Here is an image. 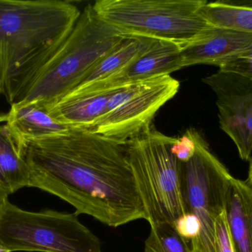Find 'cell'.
<instances>
[{"label":"cell","mask_w":252,"mask_h":252,"mask_svg":"<svg viewBox=\"0 0 252 252\" xmlns=\"http://www.w3.org/2000/svg\"><path fill=\"white\" fill-rule=\"evenodd\" d=\"M182 49L175 43L157 40L145 54L122 71L83 90L70 93L63 99L118 90L152 78L170 75L182 68L181 60Z\"/></svg>","instance_id":"10"},{"label":"cell","mask_w":252,"mask_h":252,"mask_svg":"<svg viewBox=\"0 0 252 252\" xmlns=\"http://www.w3.org/2000/svg\"><path fill=\"white\" fill-rule=\"evenodd\" d=\"M0 245L12 252H103L101 241L73 213H32L0 199Z\"/></svg>","instance_id":"6"},{"label":"cell","mask_w":252,"mask_h":252,"mask_svg":"<svg viewBox=\"0 0 252 252\" xmlns=\"http://www.w3.org/2000/svg\"><path fill=\"white\" fill-rule=\"evenodd\" d=\"M0 252H10L8 250H7V249L4 248V247H2V246L0 245Z\"/></svg>","instance_id":"25"},{"label":"cell","mask_w":252,"mask_h":252,"mask_svg":"<svg viewBox=\"0 0 252 252\" xmlns=\"http://www.w3.org/2000/svg\"><path fill=\"white\" fill-rule=\"evenodd\" d=\"M179 87V81L168 75L118 89L109 99L106 113L89 131L127 144L151 128L158 109Z\"/></svg>","instance_id":"8"},{"label":"cell","mask_w":252,"mask_h":252,"mask_svg":"<svg viewBox=\"0 0 252 252\" xmlns=\"http://www.w3.org/2000/svg\"><path fill=\"white\" fill-rule=\"evenodd\" d=\"M171 151L182 163L188 162L192 158L195 152V144L189 130H187L182 137L176 139L172 146Z\"/></svg>","instance_id":"22"},{"label":"cell","mask_w":252,"mask_h":252,"mask_svg":"<svg viewBox=\"0 0 252 252\" xmlns=\"http://www.w3.org/2000/svg\"><path fill=\"white\" fill-rule=\"evenodd\" d=\"M216 252H237L229 231L225 210L220 213L216 222Z\"/></svg>","instance_id":"19"},{"label":"cell","mask_w":252,"mask_h":252,"mask_svg":"<svg viewBox=\"0 0 252 252\" xmlns=\"http://www.w3.org/2000/svg\"><path fill=\"white\" fill-rule=\"evenodd\" d=\"M199 13L216 28L252 34V0L207 1Z\"/></svg>","instance_id":"17"},{"label":"cell","mask_w":252,"mask_h":252,"mask_svg":"<svg viewBox=\"0 0 252 252\" xmlns=\"http://www.w3.org/2000/svg\"><path fill=\"white\" fill-rule=\"evenodd\" d=\"M219 68V71L233 72L252 80V53L226 61Z\"/></svg>","instance_id":"20"},{"label":"cell","mask_w":252,"mask_h":252,"mask_svg":"<svg viewBox=\"0 0 252 252\" xmlns=\"http://www.w3.org/2000/svg\"><path fill=\"white\" fill-rule=\"evenodd\" d=\"M17 146L68 133L71 127L53 119L47 108L36 103H16L6 113L0 114Z\"/></svg>","instance_id":"12"},{"label":"cell","mask_w":252,"mask_h":252,"mask_svg":"<svg viewBox=\"0 0 252 252\" xmlns=\"http://www.w3.org/2000/svg\"><path fill=\"white\" fill-rule=\"evenodd\" d=\"M214 91L220 127L235 144L240 158L252 153V80L219 71L203 78Z\"/></svg>","instance_id":"9"},{"label":"cell","mask_w":252,"mask_h":252,"mask_svg":"<svg viewBox=\"0 0 252 252\" xmlns=\"http://www.w3.org/2000/svg\"><path fill=\"white\" fill-rule=\"evenodd\" d=\"M249 162H250V165H249L248 179L246 182L250 187L252 188V153L250 160H249Z\"/></svg>","instance_id":"24"},{"label":"cell","mask_w":252,"mask_h":252,"mask_svg":"<svg viewBox=\"0 0 252 252\" xmlns=\"http://www.w3.org/2000/svg\"><path fill=\"white\" fill-rule=\"evenodd\" d=\"M225 213L237 252H252V188L233 176L226 190Z\"/></svg>","instance_id":"14"},{"label":"cell","mask_w":252,"mask_h":252,"mask_svg":"<svg viewBox=\"0 0 252 252\" xmlns=\"http://www.w3.org/2000/svg\"><path fill=\"white\" fill-rule=\"evenodd\" d=\"M157 41L148 37L124 34L122 38L97 63L93 71L83 80L82 82L69 94L103 81L122 71L145 54Z\"/></svg>","instance_id":"15"},{"label":"cell","mask_w":252,"mask_h":252,"mask_svg":"<svg viewBox=\"0 0 252 252\" xmlns=\"http://www.w3.org/2000/svg\"><path fill=\"white\" fill-rule=\"evenodd\" d=\"M195 152L182 162V186L188 213L199 220L201 232L190 241L192 252H216V222L225 210L226 194L232 176L210 150L208 143L195 129H189Z\"/></svg>","instance_id":"7"},{"label":"cell","mask_w":252,"mask_h":252,"mask_svg":"<svg viewBox=\"0 0 252 252\" xmlns=\"http://www.w3.org/2000/svg\"><path fill=\"white\" fill-rule=\"evenodd\" d=\"M176 138L150 129L129 142V164L150 226L173 223L188 213L182 162L172 152Z\"/></svg>","instance_id":"4"},{"label":"cell","mask_w":252,"mask_h":252,"mask_svg":"<svg viewBox=\"0 0 252 252\" xmlns=\"http://www.w3.org/2000/svg\"><path fill=\"white\" fill-rule=\"evenodd\" d=\"M115 90L66 98L46 108L58 122L89 130L106 113L108 102Z\"/></svg>","instance_id":"13"},{"label":"cell","mask_w":252,"mask_h":252,"mask_svg":"<svg viewBox=\"0 0 252 252\" xmlns=\"http://www.w3.org/2000/svg\"><path fill=\"white\" fill-rule=\"evenodd\" d=\"M6 76H7V68H6L4 59L0 54V96L4 93Z\"/></svg>","instance_id":"23"},{"label":"cell","mask_w":252,"mask_h":252,"mask_svg":"<svg viewBox=\"0 0 252 252\" xmlns=\"http://www.w3.org/2000/svg\"><path fill=\"white\" fill-rule=\"evenodd\" d=\"M81 12L59 0H0V54L7 68L4 95L19 103L59 47Z\"/></svg>","instance_id":"2"},{"label":"cell","mask_w":252,"mask_h":252,"mask_svg":"<svg viewBox=\"0 0 252 252\" xmlns=\"http://www.w3.org/2000/svg\"><path fill=\"white\" fill-rule=\"evenodd\" d=\"M124 35L88 4L19 103L32 102L47 108L59 102L82 82Z\"/></svg>","instance_id":"3"},{"label":"cell","mask_w":252,"mask_h":252,"mask_svg":"<svg viewBox=\"0 0 252 252\" xmlns=\"http://www.w3.org/2000/svg\"><path fill=\"white\" fill-rule=\"evenodd\" d=\"M176 230L179 235L186 241H193L198 238L201 232L199 220L194 215L187 213L181 217L174 223Z\"/></svg>","instance_id":"21"},{"label":"cell","mask_w":252,"mask_h":252,"mask_svg":"<svg viewBox=\"0 0 252 252\" xmlns=\"http://www.w3.org/2000/svg\"><path fill=\"white\" fill-rule=\"evenodd\" d=\"M206 0H99L105 22L125 35L170 41L182 48L207 37L215 27L199 13Z\"/></svg>","instance_id":"5"},{"label":"cell","mask_w":252,"mask_h":252,"mask_svg":"<svg viewBox=\"0 0 252 252\" xmlns=\"http://www.w3.org/2000/svg\"><path fill=\"white\" fill-rule=\"evenodd\" d=\"M252 53V34L215 27L205 38L182 49V68L196 65L219 67L226 61Z\"/></svg>","instance_id":"11"},{"label":"cell","mask_w":252,"mask_h":252,"mask_svg":"<svg viewBox=\"0 0 252 252\" xmlns=\"http://www.w3.org/2000/svg\"><path fill=\"white\" fill-rule=\"evenodd\" d=\"M145 252H192L188 241L182 238L173 223L151 226L145 241Z\"/></svg>","instance_id":"18"},{"label":"cell","mask_w":252,"mask_h":252,"mask_svg":"<svg viewBox=\"0 0 252 252\" xmlns=\"http://www.w3.org/2000/svg\"><path fill=\"white\" fill-rule=\"evenodd\" d=\"M18 148L29 167V187L59 197L76 216L87 215L115 228L146 220L126 144L72 128Z\"/></svg>","instance_id":"1"},{"label":"cell","mask_w":252,"mask_h":252,"mask_svg":"<svg viewBox=\"0 0 252 252\" xmlns=\"http://www.w3.org/2000/svg\"><path fill=\"white\" fill-rule=\"evenodd\" d=\"M30 172L12 135L0 125V199L24 187H29Z\"/></svg>","instance_id":"16"}]
</instances>
